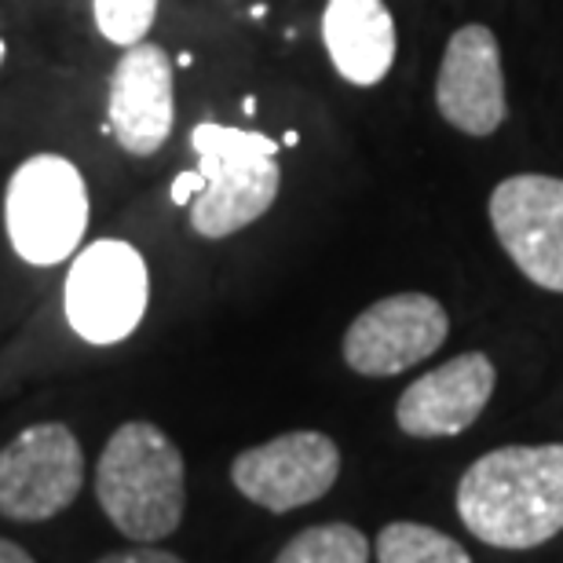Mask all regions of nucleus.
<instances>
[{
	"label": "nucleus",
	"mask_w": 563,
	"mask_h": 563,
	"mask_svg": "<svg viewBox=\"0 0 563 563\" xmlns=\"http://www.w3.org/2000/svg\"><path fill=\"white\" fill-rule=\"evenodd\" d=\"M322 41L347 85H380L396 63V22L385 0H325Z\"/></svg>",
	"instance_id": "ddd939ff"
},
{
	"label": "nucleus",
	"mask_w": 563,
	"mask_h": 563,
	"mask_svg": "<svg viewBox=\"0 0 563 563\" xmlns=\"http://www.w3.org/2000/svg\"><path fill=\"white\" fill-rule=\"evenodd\" d=\"M110 132L118 146L132 157H151L173 136L176 96H173V59L162 44L140 41L118 59L110 74Z\"/></svg>",
	"instance_id": "9b49d317"
},
{
	"label": "nucleus",
	"mask_w": 563,
	"mask_h": 563,
	"mask_svg": "<svg viewBox=\"0 0 563 563\" xmlns=\"http://www.w3.org/2000/svg\"><path fill=\"white\" fill-rule=\"evenodd\" d=\"M341 476V450L322 432H286L234 457L231 479L253 505L289 512L319 501Z\"/></svg>",
	"instance_id": "1a4fd4ad"
},
{
	"label": "nucleus",
	"mask_w": 563,
	"mask_h": 563,
	"mask_svg": "<svg viewBox=\"0 0 563 563\" xmlns=\"http://www.w3.org/2000/svg\"><path fill=\"white\" fill-rule=\"evenodd\" d=\"M92 201L85 176L63 154H33L8 179L4 228L8 242L33 267L70 261L81 245Z\"/></svg>",
	"instance_id": "20e7f679"
},
{
	"label": "nucleus",
	"mask_w": 563,
	"mask_h": 563,
	"mask_svg": "<svg viewBox=\"0 0 563 563\" xmlns=\"http://www.w3.org/2000/svg\"><path fill=\"white\" fill-rule=\"evenodd\" d=\"M450 319L428 292H396L358 314L344 333V363L363 377H396L443 347Z\"/></svg>",
	"instance_id": "6e6552de"
},
{
	"label": "nucleus",
	"mask_w": 563,
	"mask_h": 563,
	"mask_svg": "<svg viewBox=\"0 0 563 563\" xmlns=\"http://www.w3.org/2000/svg\"><path fill=\"white\" fill-rule=\"evenodd\" d=\"M99 33L118 48H136L154 26L157 0H92Z\"/></svg>",
	"instance_id": "dca6fc26"
},
{
	"label": "nucleus",
	"mask_w": 563,
	"mask_h": 563,
	"mask_svg": "<svg viewBox=\"0 0 563 563\" xmlns=\"http://www.w3.org/2000/svg\"><path fill=\"white\" fill-rule=\"evenodd\" d=\"M457 516L494 549H534L563 531V443L501 446L457 483Z\"/></svg>",
	"instance_id": "f257e3e1"
},
{
	"label": "nucleus",
	"mask_w": 563,
	"mask_h": 563,
	"mask_svg": "<svg viewBox=\"0 0 563 563\" xmlns=\"http://www.w3.org/2000/svg\"><path fill=\"white\" fill-rule=\"evenodd\" d=\"M66 322L88 344H118L136 333L151 303V272L136 245L99 239L77 253L66 275Z\"/></svg>",
	"instance_id": "39448f33"
},
{
	"label": "nucleus",
	"mask_w": 563,
	"mask_h": 563,
	"mask_svg": "<svg viewBox=\"0 0 563 563\" xmlns=\"http://www.w3.org/2000/svg\"><path fill=\"white\" fill-rule=\"evenodd\" d=\"M498 385V369L483 352L454 355L435 366L432 374L418 377L399 396L396 421L413 439H446L461 435L479 421Z\"/></svg>",
	"instance_id": "f8f14e48"
},
{
	"label": "nucleus",
	"mask_w": 563,
	"mask_h": 563,
	"mask_svg": "<svg viewBox=\"0 0 563 563\" xmlns=\"http://www.w3.org/2000/svg\"><path fill=\"white\" fill-rule=\"evenodd\" d=\"M377 563H472V556L435 527L399 520L377 534Z\"/></svg>",
	"instance_id": "4468645a"
},
{
	"label": "nucleus",
	"mask_w": 563,
	"mask_h": 563,
	"mask_svg": "<svg viewBox=\"0 0 563 563\" xmlns=\"http://www.w3.org/2000/svg\"><path fill=\"white\" fill-rule=\"evenodd\" d=\"M176 63H179V66H184V70H187V66L195 63V55H190V52H179V59H176Z\"/></svg>",
	"instance_id": "4be33fe9"
},
{
	"label": "nucleus",
	"mask_w": 563,
	"mask_h": 563,
	"mask_svg": "<svg viewBox=\"0 0 563 563\" xmlns=\"http://www.w3.org/2000/svg\"><path fill=\"white\" fill-rule=\"evenodd\" d=\"M96 563H184V560L173 556V553H162V549L143 545V549H129V553H107Z\"/></svg>",
	"instance_id": "a211bd4d"
},
{
	"label": "nucleus",
	"mask_w": 563,
	"mask_h": 563,
	"mask_svg": "<svg viewBox=\"0 0 563 563\" xmlns=\"http://www.w3.org/2000/svg\"><path fill=\"white\" fill-rule=\"evenodd\" d=\"M242 110H245V114H256V96H245L242 99Z\"/></svg>",
	"instance_id": "aec40b11"
},
{
	"label": "nucleus",
	"mask_w": 563,
	"mask_h": 563,
	"mask_svg": "<svg viewBox=\"0 0 563 563\" xmlns=\"http://www.w3.org/2000/svg\"><path fill=\"white\" fill-rule=\"evenodd\" d=\"M278 146L264 132L228 129L217 121L190 129V151L198 154V173L206 176V190L190 201V228L201 239H228L275 206L282 187Z\"/></svg>",
	"instance_id": "7ed1b4c3"
},
{
	"label": "nucleus",
	"mask_w": 563,
	"mask_h": 563,
	"mask_svg": "<svg viewBox=\"0 0 563 563\" xmlns=\"http://www.w3.org/2000/svg\"><path fill=\"white\" fill-rule=\"evenodd\" d=\"M435 107L446 125L465 136H490L501 129L509 103H505V74L498 37L468 22L450 37L435 77Z\"/></svg>",
	"instance_id": "9d476101"
},
{
	"label": "nucleus",
	"mask_w": 563,
	"mask_h": 563,
	"mask_svg": "<svg viewBox=\"0 0 563 563\" xmlns=\"http://www.w3.org/2000/svg\"><path fill=\"white\" fill-rule=\"evenodd\" d=\"M275 563H369V542L352 523H322L300 531Z\"/></svg>",
	"instance_id": "2eb2a0df"
},
{
	"label": "nucleus",
	"mask_w": 563,
	"mask_h": 563,
	"mask_svg": "<svg viewBox=\"0 0 563 563\" xmlns=\"http://www.w3.org/2000/svg\"><path fill=\"white\" fill-rule=\"evenodd\" d=\"M0 563H37V560H33L22 545L8 542V538H0Z\"/></svg>",
	"instance_id": "6ab92c4d"
},
{
	"label": "nucleus",
	"mask_w": 563,
	"mask_h": 563,
	"mask_svg": "<svg viewBox=\"0 0 563 563\" xmlns=\"http://www.w3.org/2000/svg\"><path fill=\"white\" fill-rule=\"evenodd\" d=\"M490 223L512 264L549 292H563V179L523 173L490 195Z\"/></svg>",
	"instance_id": "0eeeda50"
},
{
	"label": "nucleus",
	"mask_w": 563,
	"mask_h": 563,
	"mask_svg": "<svg viewBox=\"0 0 563 563\" xmlns=\"http://www.w3.org/2000/svg\"><path fill=\"white\" fill-rule=\"evenodd\" d=\"M85 483V454L59 421L33 424L0 450V512L19 523H41L70 509Z\"/></svg>",
	"instance_id": "423d86ee"
},
{
	"label": "nucleus",
	"mask_w": 563,
	"mask_h": 563,
	"mask_svg": "<svg viewBox=\"0 0 563 563\" xmlns=\"http://www.w3.org/2000/svg\"><path fill=\"white\" fill-rule=\"evenodd\" d=\"M4 55H8V48H4V41H0V66H4Z\"/></svg>",
	"instance_id": "5701e85b"
},
{
	"label": "nucleus",
	"mask_w": 563,
	"mask_h": 563,
	"mask_svg": "<svg viewBox=\"0 0 563 563\" xmlns=\"http://www.w3.org/2000/svg\"><path fill=\"white\" fill-rule=\"evenodd\" d=\"M297 143H300L297 132H286V136H282V146H297Z\"/></svg>",
	"instance_id": "412c9836"
},
{
	"label": "nucleus",
	"mask_w": 563,
	"mask_h": 563,
	"mask_svg": "<svg viewBox=\"0 0 563 563\" xmlns=\"http://www.w3.org/2000/svg\"><path fill=\"white\" fill-rule=\"evenodd\" d=\"M201 190H206V176L198 173V168H187V173H176L173 179V201L176 206H190Z\"/></svg>",
	"instance_id": "f3484780"
},
{
	"label": "nucleus",
	"mask_w": 563,
	"mask_h": 563,
	"mask_svg": "<svg viewBox=\"0 0 563 563\" xmlns=\"http://www.w3.org/2000/svg\"><path fill=\"white\" fill-rule=\"evenodd\" d=\"M96 498L132 542H162L184 520V454L151 421L121 424L96 465Z\"/></svg>",
	"instance_id": "f03ea898"
}]
</instances>
